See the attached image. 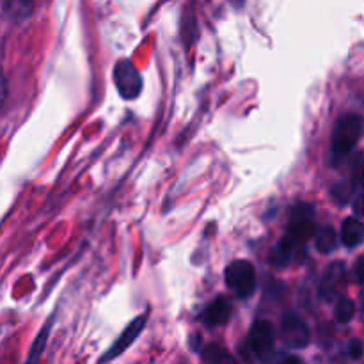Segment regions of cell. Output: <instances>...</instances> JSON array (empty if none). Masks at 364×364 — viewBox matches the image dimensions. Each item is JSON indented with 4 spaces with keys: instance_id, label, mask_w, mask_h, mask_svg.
<instances>
[{
    "instance_id": "cell-2",
    "label": "cell",
    "mask_w": 364,
    "mask_h": 364,
    "mask_svg": "<svg viewBox=\"0 0 364 364\" xmlns=\"http://www.w3.org/2000/svg\"><path fill=\"white\" fill-rule=\"evenodd\" d=\"M311 206L308 205H301L294 208V217H291L287 235L283 238L294 251L302 247L315 235V223L311 219Z\"/></svg>"
},
{
    "instance_id": "cell-13",
    "label": "cell",
    "mask_w": 364,
    "mask_h": 364,
    "mask_svg": "<svg viewBox=\"0 0 364 364\" xmlns=\"http://www.w3.org/2000/svg\"><path fill=\"white\" fill-rule=\"evenodd\" d=\"M34 0H6V9L14 20H23L31 14Z\"/></svg>"
},
{
    "instance_id": "cell-15",
    "label": "cell",
    "mask_w": 364,
    "mask_h": 364,
    "mask_svg": "<svg viewBox=\"0 0 364 364\" xmlns=\"http://www.w3.org/2000/svg\"><path fill=\"white\" fill-rule=\"evenodd\" d=\"M334 315H336L338 323H348L352 318H354V315H355L354 302H352L348 297H341L340 301H338L336 311H334Z\"/></svg>"
},
{
    "instance_id": "cell-12",
    "label": "cell",
    "mask_w": 364,
    "mask_h": 364,
    "mask_svg": "<svg viewBox=\"0 0 364 364\" xmlns=\"http://www.w3.org/2000/svg\"><path fill=\"white\" fill-rule=\"evenodd\" d=\"M294 255H295L294 249H291L287 242L281 240L279 244L272 249V255H270V263H272L274 267H277V269H281V267H287L288 263L294 259Z\"/></svg>"
},
{
    "instance_id": "cell-23",
    "label": "cell",
    "mask_w": 364,
    "mask_h": 364,
    "mask_svg": "<svg viewBox=\"0 0 364 364\" xmlns=\"http://www.w3.org/2000/svg\"><path fill=\"white\" fill-rule=\"evenodd\" d=\"M281 364H304V361H302L301 358H295V355H290V358L284 359L283 363Z\"/></svg>"
},
{
    "instance_id": "cell-21",
    "label": "cell",
    "mask_w": 364,
    "mask_h": 364,
    "mask_svg": "<svg viewBox=\"0 0 364 364\" xmlns=\"http://www.w3.org/2000/svg\"><path fill=\"white\" fill-rule=\"evenodd\" d=\"M354 213L359 217H364V192L359 194L354 201Z\"/></svg>"
},
{
    "instance_id": "cell-16",
    "label": "cell",
    "mask_w": 364,
    "mask_h": 364,
    "mask_svg": "<svg viewBox=\"0 0 364 364\" xmlns=\"http://www.w3.org/2000/svg\"><path fill=\"white\" fill-rule=\"evenodd\" d=\"M48 331H50V326H46L45 329L39 333V336L36 338L34 345H32V348H31V354H28V359L25 364H38L39 363V358H41L43 350H45L46 338H48Z\"/></svg>"
},
{
    "instance_id": "cell-22",
    "label": "cell",
    "mask_w": 364,
    "mask_h": 364,
    "mask_svg": "<svg viewBox=\"0 0 364 364\" xmlns=\"http://www.w3.org/2000/svg\"><path fill=\"white\" fill-rule=\"evenodd\" d=\"M355 279H358V283H364V258L355 263Z\"/></svg>"
},
{
    "instance_id": "cell-19",
    "label": "cell",
    "mask_w": 364,
    "mask_h": 364,
    "mask_svg": "<svg viewBox=\"0 0 364 364\" xmlns=\"http://www.w3.org/2000/svg\"><path fill=\"white\" fill-rule=\"evenodd\" d=\"M7 100V80H6V75H4L2 66H0V109L2 105L6 103Z\"/></svg>"
},
{
    "instance_id": "cell-5",
    "label": "cell",
    "mask_w": 364,
    "mask_h": 364,
    "mask_svg": "<svg viewBox=\"0 0 364 364\" xmlns=\"http://www.w3.org/2000/svg\"><path fill=\"white\" fill-rule=\"evenodd\" d=\"M276 343V329L267 320H258L249 333V345L259 359H269Z\"/></svg>"
},
{
    "instance_id": "cell-7",
    "label": "cell",
    "mask_w": 364,
    "mask_h": 364,
    "mask_svg": "<svg viewBox=\"0 0 364 364\" xmlns=\"http://www.w3.org/2000/svg\"><path fill=\"white\" fill-rule=\"evenodd\" d=\"M144 326H146V315H142V316H139V318H135L134 322H132L130 326H128L127 329H124V333L121 334L119 340H117L116 343H114L112 347H110V350L107 352L105 355H103L102 363L110 361V359H114V358H117V355H119V354H123V352L127 350V348L130 347L132 343H134L135 338H137L139 334L142 333Z\"/></svg>"
},
{
    "instance_id": "cell-1",
    "label": "cell",
    "mask_w": 364,
    "mask_h": 364,
    "mask_svg": "<svg viewBox=\"0 0 364 364\" xmlns=\"http://www.w3.org/2000/svg\"><path fill=\"white\" fill-rule=\"evenodd\" d=\"M363 119L355 114H347L340 117L333 132V153L336 156H345L355 148L363 134Z\"/></svg>"
},
{
    "instance_id": "cell-8",
    "label": "cell",
    "mask_w": 364,
    "mask_h": 364,
    "mask_svg": "<svg viewBox=\"0 0 364 364\" xmlns=\"http://www.w3.org/2000/svg\"><path fill=\"white\" fill-rule=\"evenodd\" d=\"M230 316H231L230 301L224 297H217L215 301L208 306V309H206L203 318H205V323H208V326L219 327V326H224V323L230 320Z\"/></svg>"
},
{
    "instance_id": "cell-3",
    "label": "cell",
    "mask_w": 364,
    "mask_h": 364,
    "mask_svg": "<svg viewBox=\"0 0 364 364\" xmlns=\"http://www.w3.org/2000/svg\"><path fill=\"white\" fill-rule=\"evenodd\" d=\"M226 284L242 299H247L256 290V270L252 263L237 259L226 269Z\"/></svg>"
},
{
    "instance_id": "cell-10",
    "label": "cell",
    "mask_w": 364,
    "mask_h": 364,
    "mask_svg": "<svg viewBox=\"0 0 364 364\" xmlns=\"http://www.w3.org/2000/svg\"><path fill=\"white\" fill-rule=\"evenodd\" d=\"M364 240V224L361 220L354 219H345L343 226H341V242L347 247H358Z\"/></svg>"
},
{
    "instance_id": "cell-4",
    "label": "cell",
    "mask_w": 364,
    "mask_h": 364,
    "mask_svg": "<svg viewBox=\"0 0 364 364\" xmlns=\"http://www.w3.org/2000/svg\"><path fill=\"white\" fill-rule=\"evenodd\" d=\"M114 82H116L117 91L124 100H134L142 89L141 73L128 59L119 60L116 64V68H114Z\"/></svg>"
},
{
    "instance_id": "cell-17",
    "label": "cell",
    "mask_w": 364,
    "mask_h": 364,
    "mask_svg": "<svg viewBox=\"0 0 364 364\" xmlns=\"http://www.w3.org/2000/svg\"><path fill=\"white\" fill-rule=\"evenodd\" d=\"M354 187L355 183L352 181H338L336 185L333 187V196L338 203L345 205V203L350 201L352 194H354Z\"/></svg>"
},
{
    "instance_id": "cell-20",
    "label": "cell",
    "mask_w": 364,
    "mask_h": 364,
    "mask_svg": "<svg viewBox=\"0 0 364 364\" xmlns=\"http://www.w3.org/2000/svg\"><path fill=\"white\" fill-rule=\"evenodd\" d=\"M348 350H350L352 358L359 359L363 355V343L359 340H352L350 345H348Z\"/></svg>"
},
{
    "instance_id": "cell-11",
    "label": "cell",
    "mask_w": 364,
    "mask_h": 364,
    "mask_svg": "<svg viewBox=\"0 0 364 364\" xmlns=\"http://www.w3.org/2000/svg\"><path fill=\"white\" fill-rule=\"evenodd\" d=\"M336 245H338V235L331 226L322 228V230L316 233V249H318L320 252L329 255V252H333L334 249H336Z\"/></svg>"
},
{
    "instance_id": "cell-24",
    "label": "cell",
    "mask_w": 364,
    "mask_h": 364,
    "mask_svg": "<svg viewBox=\"0 0 364 364\" xmlns=\"http://www.w3.org/2000/svg\"><path fill=\"white\" fill-rule=\"evenodd\" d=\"M235 2V6H242V4H244V0H233Z\"/></svg>"
},
{
    "instance_id": "cell-18",
    "label": "cell",
    "mask_w": 364,
    "mask_h": 364,
    "mask_svg": "<svg viewBox=\"0 0 364 364\" xmlns=\"http://www.w3.org/2000/svg\"><path fill=\"white\" fill-rule=\"evenodd\" d=\"M352 176H354L355 185H364V153L354 160V166H352Z\"/></svg>"
},
{
    "instance_id": "cell-14",
    "label": "cell",
    "mask_w": 364,
    "mask_h": 364,
    "mask_svg": "<svg viewBox=\"0 0 364 364\" xmlns=\"http://www.w3.org/2000/svg\"><path fill=\"white\" fill-rule=\"evenodd\" d=\"M205 359L210 364H238L235 361V358L231 354H228L226 350H223L217 345H210L205 350Z\"/></svg>"
},
{
    "instance_id": "cell-9",
    "label": "cell",
    "mask_w": 364,
    "mask_h": 364,
    "mask_svg": "<svg viewBox=\"0 0 364 364\" xmlns=\"http://www.w3.org/2000/svg\"><path fill=\"white\" fill-rule=\"evenodd\" d=\"M343 277H345V267L341 265V263H333V265L329 267V270L326 272V276H323L322 288H320L322 297L333 299L334 295H336Z\"/></svg>"
},
{
    "instance_id": "cell-6",
    "label": "cell",
    "mask_w": 364,
    "mask_h": 364,
    "mask_svg": "<svg viewBox=\"0 0 364 364\" xmlns=\"http://www.w3.org/2000/svg\"><path fill=\"white\" fill-rule=\"evenodd\" d=\"M281 340L290 348H304L309 343V329L297 315H287L281 323Z\"/></svg>"
}]
</instances>
